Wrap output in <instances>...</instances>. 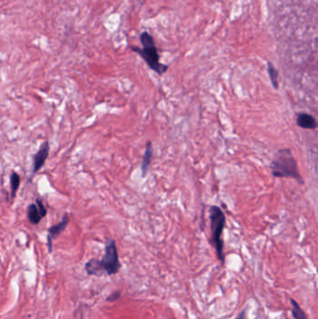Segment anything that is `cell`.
I'll use <instances>...</instances> for the list:
<instances>
[{
	"label": "cell",
	"mask_w": 318,
	"mask_h": 319,
	"mask_svg": "<svg viewBox=\"0 0 318 319\" xmlns=\"http://www.w3.org/2000/svg\"><path fill=\"white\" fill-rule=\"evenodd\" d=\"M296 122L299 127L306 130H315L318 126L316 118L305 112H300L297 115Z\"/></svg>",
	"instance_id": "cell-7"
},
{
	"label": "cell",
	"mask_w": 318,
	"mask_h": 319,
	"mask_svg": "<svg viewBox=\"0 0 318 319\" xmlns=\"http://www.w3.org/2000/svg\"><path fill=\"white\" fill-rule=\"evenodd\" d=\"M69 223V217L67 214H65L63 216L62 220L57 223L56 225L52 226L49 231H48V235H47V245L49 248V252H53V242L55 240L63 231H65Z\"/></svg>",
	"instance_id": "cell-5"
},
{
	"label": "cell",
	"mask_w": 318,
	"mask_h": 319,
	"mask_svg": "<svg viewBox=\"0 0 318 319\" xmlns=\"http://www.w3.org/2000/svg\"><path fill=\"white\" fill-rule=\"evenodd\" d=\"M44 218L37 204H30L27 206V219L33 225H37Z\"/></svg>",
	"instance_id": "cell-9"
},
{
	"label": "cell",
	"mask_w": 318,
	"mask_h": 319,
	"mask_svg": "<svg viewBox=\"0 0 318 319\" xmlns=\"http://www.w3.org/2000/svg\"><path fill=\"white\" fill-rule=\"evenodd\" d=\"M121 264L115 240L108 239L105 246V255L102 260L91 259L85 264V271L88 275H117Z\"/></svg>",
	"instance_id": "cell-1"
},
{
	"label": "cell",
	"mask_w": 318,
	"mask_h": 319,
	"mask_svg": "<svg viewBox=\"0 0 318 319\" xmlns=\"http://www.w3.org/2000/svg\"><path fill=\"white\" fill-rule=\"evenodd\" d=\"M270 168L274 177L293 178L299 185L304 184V179L299 174L296 159L288 148L280 149L274 153Z\"/></svg>",
	"instance_id": "cell-2"
},
{
	"label": "cell",
	"mask_w": 318,
	"mask_h": 319,
	"mask_svg": "<svg viewBox=\"0 0 318 319\" xmlns=\"http://www.w3.org/2000/svg\"><path fill=\"white\" fill-rule=\"evenodd\" d=\"M121 291L119 290H116L112 293H110V295L107 298V301H110V302H114L116 300H118L120 298H121Z\"/></svg>",
	"instance_id": "cell-13"
},
{
	"label": "cell",
	"mask_w": 318,
	"mask_h": 319,
	"mask_svg": "<svg viewBox=\"0 0 318 319\" xmlns=\"http://www.w3.org/2000/svg\"><path fill=\"white\" fill-rule=\"evenodd\" d=\"M36 204L37 205V206H38V208L40 210V212L42 213V215H43L44 217H46V216H47V208L45 207L44 204H43L42 200L40 198L36 199Z\"/></svg>",
	"instance_id": "cell-14"
},
{
	"label": "cell",
	"mask_w": 318,
	"mask_h": 319,
	"mask_svg": "<svg viewBox=\"0 0 318 319\" xmlns=\"http://www.w3.org/2000/svg\"><path fill=\"white\" fill-rule=\"evenodd\" d=\"M267 69H268V74H269L270 80H271V83H272L273 87L275 90H278L279 89V81H278L279 73H278L277 69L274 67V65L271 62H268Z\"/></svg>",
	"instance_id": "cell-10"
},
{
	"label": "cell",
	"mask_w": 318,
	"mask_h": 319,
	"mask_svg": "<svg viewBox=\"0 0 318 319\" xmlns=\"http://www.w3.org/2000/svg\"><path fill=\"white\" fill-rule=\"evenodd\" d=\"M239 319V318H238V319Z\"/></svg>",
	"instance_id": "cell-15"
},
{
	"label": "cell",
	"mask_w": 318,
	"mask_h": 319,
	"mask_svg": "<svg viewBox=\"0 0 318 319\" xmlns=\"http://www.w3.org/2000/svg\"><path fill=\"white\" fill-rule=\"evenodd\" d=\"M153 155V150H152V143L151 141H148L146 145V150L143 155L142 164H141V172H142V177H146L148 175V172L150 170V166L151 164Z\"/></svg>",
	"instance_id": "cell-8"
},
{
	"label": "cell",
	"mask_w": 318,
	"mask_h": 319,
	"mask_svg": "<svg viewBox=\"0 0 318 319\" xmlns=\"http://www.w3.org/2000/svg\"><path fill=\"white\" fill-rule=\"evenodd\" d=\"M140 41L142 48L131 47V50L139 55L154 72L160 76L164 75L168 70V66L160 62V55L155 45L153 37L149 32L144 31L140 34Z\"/></svg>",
	"instance_id": "cell-3"
},
{
	"label": "cell",
	"mask_w": 318,
	"mask_h": 319,
	"mask_svg": "<svg viewBox=\"0 0 318 319\" xmlns=\"http://www.w3.org/2000/svg\"></svg>",
	"instance_id": "cell-16"
},
{
	"label": "cell",
	"mask_w": 318,
	"mask_h": 319,
	"mask_svg": "<svg viewBox=\"0 0 318 319\" xmlns=\"http://www.w3.org/2000/svg\"><path fill=\"white\" fill-rule=\"evenodd\" d=\"M209 218L211 224L212 244L216 249L219 261L223 264L225 261V257H224V243L222 236L226 225V217L220 206H211L209 208Z\"/></svg>",
	"instance_id": "cell-4"
},
{
	"label": "cell",
	"mask_w": 318,
	"mask_h": 319,
	"mask_svg": "<svg viewBox=\"0 0 318 319\" xmlns=\"http://www.w3.org/2000/svg\"><path fill=\"white\" fill-rule=\"evenodd\" d=\"M11 199H14L16 197V193H17V190L18 188L20 187V182H21V179H20V176L19 175L16 173V172H12L11 175Z\"/></svg>",
	"instance_id": "cell-12"
},
{
	"label": "cell",
	"mask_w": 318,
	"mask_h": 319,
	"mask_svg": "<svg viewBox=\"0 0 318 319\" xmlns=\"http://www.w3.org/2000/svg\"><path fill=\"white\" fill-rule=\"evenodd\" d=\"M49 153H50V144L48 140H45L40 146L37 152L34 156L32 176H35L43 167L49 157Z\"/></svg>",
	"instance_id": "cell-6"
},
{
	"label": "cell",
	"mask_w": 318,
	"mask_h": 319,
	"mask_svg": "<svg viewBox=\"0 0 318 319\" xmlns=\"http://www.w3.org/2000/svg\"><path fill=\"white\" fill-rule=\"evenodd\" d=\"M290 301H291V305H292L291 313H292V316L294 319H308L305 312L303 311V309L300 307V305L298 303V301L294 299H291Z\"/></svg>",
	"instance_id": "cell-11"
}]
</instances>
